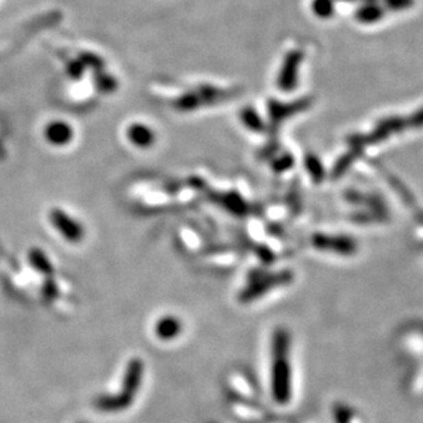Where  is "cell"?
<instances>
[{
	"label": "cell",
	"mask_w": 423,
	"mask_h": 423,
	"mask_svg": "<svg viewBox=\"0 0 423 423\" xmlns=\"http://www.w3.org/2000/svg\"><path fill=\"white\" fill-rule=\"evenodd\" d=\"M46 136L50 143L57 146L69 145L75 136L73 128L65 121H53L46 130Z\"/></svg>",
	"instance_id": "6"
},
{
	"label": "cell",
	"mask_w": 423,
	"mask_h": 423,
	"mask_svg": "<svg viewBox=\"0 0 423 423\" xmlns=\"http://www.w3.org/2000/svg\"><path fill=\"white\" fill-rule=\"evenodd\" d=\"M311 10L317 19L328 20L335 13V2L334 0H312Z\"/></svg>",
	"instance_id": "12"
},
{
	"label": "cell",
	"mask_w": 423,
	"mask_h": 423,
	"mask_svg": "<svg viewBox=\"0 0 423 423\" xmlns=\"http://www.w3.org/2000/svg\"><path fill=\"white\" fill-rule=\"evenodd\" d=\"M290 334L278 328L272 337L271 391L278 404H287L291 397V367H290Z\"/></svg>",
	"instance_id": "1"
},
{
	"label": "cell",
	"mask_w": 423,
	"mask_h": 423,
	"mask_svg": "<svg viewBox=\"0 0 423 423\" xmlns=\"http://www.w3.org/2000/svg\"><path fill=\"white\" fill-rule=\"evenodd\" d=\"M80 62L84 65V64H88L91 68H95L97 71H102V68H104V61L99 58V57H97V56H94V54H91V53H86V54H83V57L80 58Z\"/></svg>",
	"instance_id": "16"
},
{
	"label": "cell",
	"mask_w": 423,
	"mask_h": 423,
	"mask_svg": "<svg viewBox=\"0 0 423 423\" xmlns=\"http://www.w3.org/2000/svg\"><path fill=\"white\" fill-rule=\"evenodd\" d=\"M335 2V0H334ZM339 2H354V0H339Z\"/></svg>",
	"instance_id": "21"
},
{
	"label": "cell",
	"mask_w": 423,
	"mask_h": 423,
	"mask_svg": "<svg viewBox=\"0 0 423 423\" xmlns=\"http://www.w3.org/2000/svg\"><path fill=\"white\" fill-rule=\"evenodd\" d=\"M127 138L134 146L139 149L150 147L156 141V136L152 128L141 123H135L127 130Z\"/></svg>",
	"instance_id": "7"
},
{
	"label": "cell",
	"mask_w": 423,
	"mask_h": 423,
	"mask_svg": "<svg viewBox=\"0 0 423 423\" xmlns=\"http://www.w3.org/2000/svg\"><path fill=\"white\" fill-rule=\"evenodd\" d=\"M145 374V363L139 359H131L127 364L121 390L116 394H102L94 401V405L102 412H121L132 405L141 389Z\"/></svg>",
	"instance_id": "2"
},
{
	"label": "cell",
	"mask_w": 423,
	"mask_h": 423,
	"mask_svg": "<svg viewBox=\"0 0 423 423\" xmlns=\"http://www.w3.org/2000/svg\"><path fill=\"white\" fill-rule=\"evenodd\" d=\"M51 221L54 227L60 231V234L69 242L76 243L84 238L83 226L76 221L72 216L67 215L61 209H54L51 213Z\"/></svg>",
	"instance_id": "4"
},
{
	"label": "cell",
	"mask_w": 423,
	"mask_h": 423,
	"mask_svg": "<svg viewBox=\"0 0 423 423\" xmlns=\"http://www.w3.org/2000/svg\"><path fill=\"white\" fill-rule=\"evenodd\" d=\"M69 68H71V69H69L68 72H69V75H71L72 77H80V76L83 75V71H84V65H83V64L80 62V60H79V61H75V62H72Z\"/></svg>",
	"instance_id": "18"
},
{
	"label": "cell",
	"mask_w": 423,
	"mask_h": 423,
	"mask_svg": "<svg viewBox=\"0 0 423 423\" xmlns=\"http://www.w3.org/2000/svg\"><path fill=\"white\" fill-rule=\"evenodd\" d=\"M306 167H308V171L312 173V176L319 180V178H322V165L319 164V161L316 158H308L306 160Z\"/></svg>",
	"instance_id": "17"
},
{
	"label": "cell",
	"mask_w": 423,
	"mask_h": 423,
	"mask_svg": "<svg viewBox=\"0 0 423 423\" xmlns=\"http://www.w3.org/2000/svg\"><path fill=\"white\" fill-rule=\"evenodd\" d=\"M289 279H290V278H289V274H283L282 276H274V279H269V278H268V279L258 280L257 283H253L249 289H246L245 293H242L241 301H245V302L252 301V298H254V297L261 295L263 293H265V291L268 290L267 287L272 286L274 283L282 285V283H286Z\"/></svg>",
	"instance_id": "9"
},
{
	"label": "cell",
	"mask_w": 423,
	"mask_h": 423,
	"mask_svg": "<svg viewBox=\"0 0 423 423\" xmlns=\"http://www.w3.org/2000/svg\"><path fill=\"white\" fill-rule=\"evenodd\" d=\"M313 243L320 249H331L339 253H352L354 250V243L346 238H328V237H315Z\"/></svg>",
	"instance_id": "10"
},
{
	"label": "cell",
	"mask_w": 423,
	"mask_h": 423,
	"mask_svg": "<svg viewBox=\"0 0 423 423\" xmlns=\"http://www.w3.org/2000/svg\"><path fill=\"white\" fill-rule=\"evenodd\" d=\"M386 16V10L379 3H363L354 12V20L360 24L370 25L380 21Z\"/></svg>",
	"instance_id": "8"
},
{
	"label": "cell",
	"mask_w": 423,
	"mask_h": 423,
	"mask_svg": "<svg viewBox=\"0 0 423 423\" xmlns=\"http://www.w3.org/2000/svg\"><path fill=\"white\" fill-rule=\"evenodd\" d=\"M411 124H415V125H423V109L420 112H418L416 114H413L409 120Z\"/></svg>",
	"instance_id": "19"
},
{
	"label": "cell",
	"mask_w": 423,
	"mask_h": 423,
	"mask_svg": "<svg viewBox=\"0 0 423 423\" xmlns=\"http://www.w3.org/2000/svg\"><path fill=\"white\" fill-rule=\"evenodd\" d=\"M308 105L309 104H308L306 99H302V101H298V102L290 104V105H282V104H278L275 101H271L269 112H271V116L274 119H282V117H286L290 113H295L297 110L305 109Z\"/></svg>",
	"instance_id": "11"
},
{
	"label": "cell",
	"mask_w": 423,
	"mask_h": 423,
	"mask_svg": "<svg viewBox=\"0 0 423 423\" xmlns=\"http://www.w3.org/2000/svg\"><path fill=\"white\" fill-rule=\"evenodd\" d=\"M242 121L250 128V130H254V131H258L261 128V120L258 117V114L256 113V110L253 109H245L242 110Z\"/></svg>",
	"instance_id": "15"
},
{
	"label": "cell",
	"mask_w": 423,
	"mask_h": 423,
	"mask_svg": "<svg viewBox=\"0 0 423 423\" xmlns=\"http://www.w3.org/2000/svg\"><path fill=\"white\" fill-rule=\"evenodd\" d=\"M304 61V53L301 50H291L285 56L280 72L278 76V87L282 91L290 93L298 84L300 67Z\"/></svg>",
	"instance_id": "3"
},
{
	"label": "cell",
	"mask_w": 423,
	"mask_h": 423,
	"mask_svg": "<svg viewBox=\"0 0 423 423\" xmlns=\"http://www.w3.org/2000/svg\"><path fill=\"white\" fill-rule=\"evenodd\" d=\"M182 330H183V324L180 319L173 315H165L160 317L154 327L156 335L162 341H172L178 338Z\"/></svg>",
	"instance_id": "5"
},
{
	"label": "cell",
	"mask_w": 423,
	"mask_h": 423,
	"mask_svg": "<svg viewBox=\"0 0 423 423\" xmlns=\"http://www.w3.org/2000/svg\"><path fill=\"white\" fill-rule=\"evenodd\" d=\"M361 3H379V0H361Z\"/></svg>",
	"instance_id": "20"
},
{
	"label": "cell",
	"mask_w": 423,
	"mask_h": 423,
	"mask_svg": "<svg viewBox=\"0 0 423 423\" xmlns=\"http://www.w3.org/2000/svg\"><path fill=\"white\" fill-rule=\"evenodd\" d=\"M382 6L389 12H404L412 9L415 0H382Z\"/></svg>",
	"instance_id": "13"
},
{
	"label": "cell",
	"mask_w": 423,
	"mask_h": 423,
	"mask_svg": "<svg viewBox=\"0 0 423 423\" xmlns=\"http://www.w3.org/2000/svg\"><path fill=\"white\" fill-rule=\"evenodd\" d=\"M95 84H97V87L102 93H113L116 90V87H117V82L114 80V77H112L109 75H105V73H101V72L97 76Z\"/></svg>",
	"instance_id": "14"
}]
</instances>
